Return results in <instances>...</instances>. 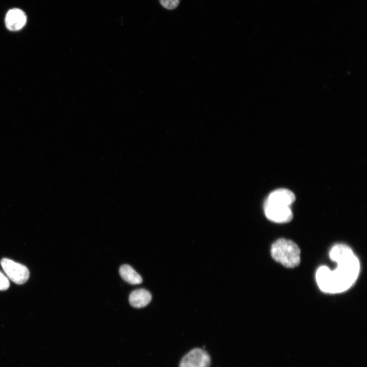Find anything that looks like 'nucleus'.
Masks as SVG:
<instances>
[{
    "label": "nucleus",
    "instance_id": "7ed1b4c3",
    "mask_svg": "<svg viewBox=\"0 0 367 367\" xmlns=\"http://www.w3.org/2000/svg\"><path fill=\"white\" fill-rule=\"evenodd\" d=\"M1 264L8 277L18 284L24 283L29 279L30 273L24 265L8 258H3Z\"/></svg>",
    "mask_w": 367,
    "mask_h": 367
},
{
    "label": "nucleus",
    "instance_id": "423d86ee",
    "mask_svg": "<svg viewBox=\"0 0 367 367\" xmlns=\"http://www.w3.org/2000/svg\"><path fill=\"white\" fill-rule=\"evenodd\" d=\"M27 16L24 12L20 9L14 8L10 10L5 18V24L7 28L12 31L20 30L25 25Z\"/></svg>",
    "mask_w": 367,
    "mask_h": 367
},
{
    "label": "nucleus",
    "instance_id": "6e6552de",
    "mask_svg": "<svg viewBox=\"0 0 367 367\" xmlns=\"http://www.w3.org/2000/svg\"><path fill=\"white\" fill-rule=\"evenodd\" d=\"M151 300V295L148 291L140 289L133 291L129 296L130 304L136 308L146 306Z\"/></svg>",
    "mask_w": 367,
    "mask_h": 367
},
{
    "label": "nucleus",
    "instance_id": "1a4fd4ad",
    "mask_svg": "<svg viewBox=\"0 0 367 367\" xmlns=\"http://www.w3.org/2000/svg\"><path fill=\"white\" fill-rule=\"evenodd\" d=\"M119 273L122 278L131 284L142 283L141 276L130 266L123 265L120 267Z\"/></svg>",
    "mask_w": 367,
    "mask_h": 367
},
{
    "label": "nucleus",
    "instance_id": "9b49d317",
    "mask_svg": "<svg viewBox=\"0 0 367 367\" xmlns=\"http://www.w3.org/2000/svg\"><path fill=\"white\" fill-rule=\"evenodd\" d=\"M9 286L8 278L0 271V291L6 290Z\"/></svg>",
    "mask_w": 367,
    "mask_h": 367
},
{
    "label": "nucleus",
    "instance_id": "0eeeda50",
    "mask_svg": "<svg viewBox=\"0 0 367 367\" xmlns=\"http://www.w3.org/2000/svg\"><path fill=\"white\" fill-rule=\"evenodd\" d=\"M295 194L286 189H279L271 193L265 203L290 206L295 200Z\"/></svg>",
    "mask_w": 367,
    "mask_h": 367
},
{
    "label": "nucleus",
    "instance_id": "f03ea898",
    "mask_svg": "<svg viewBox=\"0 0 367 367\" xmlns=\"http://www.w3.org/2000/svg\"><path fill=\"white\" fill-rule=\"evenodd\" d=\"M272 258L286 268H293L300 262V250L291 240L283 238L276 240L271 248Z\"/></svg>",
    "mask_w": 367,
    "mask_h": 367
},
{
    "label": "nucleus",
    "instance_id": "20e7f679",
    "mask_svg": "<svg viewBox=\"0 0 367 367\" xmlns=\"http://www.w3.org/2000/svg\"><path fill=\"white\" fill-rule=\"evenodd\" d=\"M211 359L203 349L196 348L190 350L181 358L179 367H209Z\"/></svg>",
    "mask_w": 367,
    "mask_h": 367
},
{
    "label": "nucleus",
    "instance_id": "f257e3e1",
    "mask_svg": "<svg viewBox=\"0 0 367 367\" xmlns=\"http://www.w3.org/2000/svg\"><path fill=\"white\" fill-rule=\"evenodd\" d=\"M329 257L337 263V268L332 271L326 266L320 267L316 272L317 282L323 292H343L355 283L358 276L359 260L349 246L340 244L331 248Z\"/></svg>",
    "mask_w": 367,
    "mask_h": 367
},
{
    "label": "nucleus",
    "instance_id": "9d476101",
    "mask_svg": "<svg viewBox=\"0 0 367 367\" xmlns=\"http://www.w3.org/2000/svg\"><path fill=\"white\" fill-rule=\"evenodd\" d=\"M161 5L168 10L176 8L179 5L180 0H159Z\"/></svg>",
    "mask_w": 367,
    "mask_h": 367
},
{
    "label": "nucleus",
    "instance_id": "39448f33",
    "mask_svg": "<svg viewBox=\"0 0 367 367\" xmlns=\"http://www.w3.org/2000/svg\"><path fill=\"white\" fill-rule=\"evenodd\" d=\"M264 209L266 217L276 223H287L293 217L290 206L265 203Z\"/></svg>",
    "mask_w": 367,
    "mask_h": 367
}]
</instances>
